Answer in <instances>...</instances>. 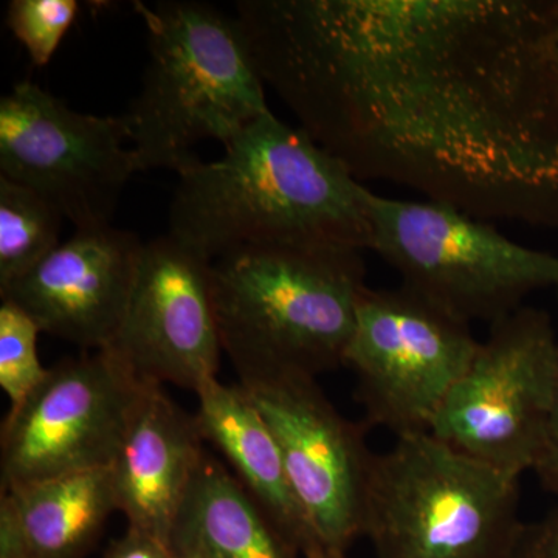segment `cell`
I'll return each instance as SVG.
<instances>
[{
    "label": "cell",
    "instance_id": "6da1fadb",
    "mask_svg": "<svg viewBox=\"0 0 558 558\" xmlns=\"http://www.w3.org/2000/svg\"><path fill=\"white\" fill-rule=\"evenodd\" d=\"M558 0H242L264 84L355 179L558 227Z\"/></svg>",
    "mask_w": 558,
    "mask_h": 558
},
{
    "label": "cell",
    "instance_id": "7a4b0ae2",
    "mask_svg": "<svg viewBox=\"0 0 558 558\" xmlns=\"http://www.w3.org/2000/svg\"><path fill=\"white\" fill-rule=\"evenodd\" d=\"M368 189L274 112L223 145L219 160L180 172L174 240L208 260L247 247L369 250Z\"/></svg>",
    "mask_w": 558,
    "mask_h": 558
},
{
    "label": "cell",
    "instance_id": "3957f363",
    "mask_svg": "<svg viewBox=\"0 0 558 558\" xmlns=\"http://www.w3.org/2000/svg\"><path fill=\"white\" fill-rule=\"evenodd\" d=\"M365 278L351 248L247 247L213 260L220 344L240 384L344 366Z\"/></svg>",
    "mask_w": 558,
    "mask_h": 558
},
{
    "label": "cell",
    "instance_id": "277c9868",
    "mask_svg": "<svg viewBox=\"0 0 558 558\" xmlns=\"http://www.w3.org/2000/svg\"><path fill=\"white\" fill-rule=\"evenodd\" d=\"M148 31L142 89L121 116L138 171H185L202 140L227 145L271 112L238 17L196 2H135Z\"/></svg>",
    "mask_w": 558,
    "mask_h": 558
},
{
    "label": "cell",
    "instance_id": "5b68a950",
    "mask_svg": "<svg viewBox=\"0 0 558 558\" xmlns=\"http://www.w3.org/2000/svg\"><path fill=\"white\" fill-rule=\"evenodd\" d=\"M520 478L432 433L399 436L371 461L363 535L376 558H513Z\"/></svg>",
    "mask_w": 558,
    "mask_h": 558
},
{
    "label": "cell",
    "instance_id": "8992f818",
    "mask_svg": "<svg viewBox=\"0 0 558 558\" xmlns=\"http://www.w3.org/2000/svg\"><path fill=\"white\" fill-rule=\"evenodd\" d=\"M369 250L400 286L451 317L488 326L557 288L558 256L527 248L487 220L433 201H400L368 190Z\"/></svg>",
    "mask_w": 558,
    "mask_h": 558
},
{
    "label": "cell",
    "instance_id": "52a82bcc",
    "mask_svg": "<svg viewBox=\"0 0 558 558\" xmlns=\"http://www.w3.org/2000/svg\"><path fill=\"white\" fill-rule=\"evenodd\" d=\"M557 396L556 329L548 312L524 304L490 325L429 433L521 476L537 464Z\"/></svg>",
    "mask_w": 558,
    "mask_h": 558
},
{
    "label": "cell",
    "instance_id": "ba28073f",
    "mask_svg": "<svg viewBox=\"0 0 558 558\" xmlns=\"http://www.w3.org/2000/svg\"><path fill=\"white\" fill-rule=\"evenodd\" d=\"M478 347L470 325L409 289L366 288L344 354L363 422L396 438L432 432Z\"/></svg>",
    "mask_w": 558,
    "mask_h": 558
},
{
    "label": "cell",
    "instance_id": "9c48e42d",
    "mask_svg": "<svg viewBox=\"0 0 558 558\" xmlns=\"http://www.w3.org/2000/svg\"><path fill=\"white\" fill-rule=\"evenodd\" d=\"M121 117L70 109L22 81L0 100V175L46 197L76 230L110 226L138 171Z\"/></svg>",
    "mask_w": 558,
    "mask_h": 558
},
{
    "label": "cell",
    "instance_id": "30bf717a",
    "mask_svg": "<svg viewBox=\"0 0 558 558\" xmlns=\"http://www.w3.org/2000/svg\"><path fill=\"white\" fill-rule=\"evenodd\" d=\"M146 387L106 349L50 368L3 421L2 490L110 468Z\"/></svg>",
    "mask_w": 558,
    "mask_h": 558
},
{
    "label": "cell",
    "instance_id": "8fae6325",
    "mask_svg": "<svg viewBox=\"0 0 558 558\" xmlns=\"http://www.w3.org/2000/svg\"><path fill=\"white\" fill-rule=\"evenodd\" d=\"M240 385L274 433L319 548L347 553L363 535L374 457L368 425L341 416L315 377L281 374Z\"/></svg>",
    "mask_w": 558,
    "mask_h": 558
},
{
    "label": "cell",
    "instance_id": "7c38bea8",
    "mask_svg": "<svg viewBox=\"0 0 558 558\" xmlns=\"http://www.w3.org/2000/svg\"><path fill=\"white\" fill-rule=\"evenodd\" d=\"M211 264L171 234L143 245L123 322L106 348L140 384L197 395L218 379Z\"/></svg>",
    "mask_w": 558,
    "mask_h": 558
},
{
    "label": "cell",
    "instance_id": "4fadbf2b",
    "mask_svg": "<svg viewBox=\"0 0 558 558\" xmlns=\"http://www.w3.org/2000/svg\"><path fill=\"white\" fill-rule=\"evenodd\" d=\"M143 245L112 226L76 230L0 296L27 312L40 332L101 351L123 322Z\"/></svg>",
    "mask_w": 558,
    "mask_h": 558
},
{
    "label": "cell",
    "instance_id": "5bb4252c",
    "mask_svg": "<svg viewBox=\"0 0 558 558\" xmlns=\"http://www.w3.org/2000/svg\"><path fill=\"white\" fill-rule=\"evenodd\" d=\"M204 442L196 416L175 405L161 387H146L110 465L117 509L128 527L170 545Z\"/></svg>",
    "mask_w": 558,
    "mask_h": 558
},
{
    "label": "cell",
    "instance_id": "9a60e30c",
    "mask_svg": "<svg viewBox=\"0 0 558 558\" xmlns=\"http://www.w3.org/2000/svg\"><path fill=\"white\" fill-rule=\"evenodd\" d=\"M196 421L202 438L230 462L234 476L300 550L319 548L295 497L284 461L266 418L240 384L213 380L197 392Z\"/></svg>",
    "mask_w": 558,
    "mask_h": 558
},
{
    "label": "cell",
    "instance_id": "2e32d148",
    "mask_svg": "<svg viewBox=\"0 0 558 558\" xmlns=\"http://www.w3.org/2000/svg\"><path fill=\"white\" fill-rule=\"evenodd\" d=\"M180 558H299L241 481L205 451L172 526Z\"/></svg>",
    "mask_w": 558,
    "mask_h": 558
},
{
    "label": "cell",
    "instance_id": "e0dca14e",
    "mask_svg": "<svg viewBox=\"0 0 558 558\" xmlns=\"http://www.w3.org/2000/svg\"><path fill=\"white\" fill-rule=\"evenodd\" d=\"M16 513L32 558H83L117 499L110 468L84 470L0 492Z\"/></svg>",
    "mask_w": 558,
    "mask_h": 558
},
{
    "label": "cell",
    "instance_id": "ac0fdd59",
    "mask_svg": "<svg viewBox=\"0 0 558 558\" xmlns=\"http://www.w3.org/2000/svg\"><path fill=\"white\" fill-rule=\"evenodd\" d=\"M64 216L46 197L0 175V290L60 245Z\"/></svg>",
    "mask_w": 558,
    "mask_h": 558
},
{
    "label": "cell",
    "instance_id": "d6986e66",
    "mask_svg": "<svg viewBox=\"0 0 558 558\" xmlns=\"http://www.w3.org/2000/svg\"><path fill=\"white\" fill-rule=\"evenodd\" d=\"M35 319L10 301L0 306V387L10 399V410L20 409L44 384L49 369L40 365Z\"/></svg>",
    "mask_w": 558,
    "mask_h": 558
},
{
    "label": "cell",
    "instance_id": "ffe728a7",
    "mask_svg": "<svg viewBox=\"0 0 558 558\" xmlns=\"http://www.w3.org/2000/svg\"><path fill=\"white\" fill-rule=\"evenodd\" d=\"M78 11L75 0H13L7 11V25L24 44L33 64L43 68L60 47Z\"/></svg>",
    "mask_w": 558,
    "mask_h": 558
},
{
    "label": "cell",
    "instance_id": "44dd1931",
    "mask_svg": "<svg viewBox=\"0 0 558 558\" xmlns=\"http://www.w3.org/2000/svg\"><path fill=\"white\" fill-rule=\"evenodd\" d=\"M513 558H558V505L534 523H524Z\"/></svg>",
    "mask_w": 558,
    "mask_h": 558
},
{
    "label": "cell",
    "instance_id": "7402d4cb",
    "mask_svg": "<svg viewBox=\"0 0 558 558\" xmlns=\"http://www.w3.org/2000/svg\"><path fill=\"white\" fill-rule=\"evenodd\" d=\"M105 558H175L168 543L128 527L123 537L116 539L109 546Z\"/></svg>",
    "mask_w": 558,
    "mask_h": 558
},
{
    "label": "cell",
    "instance_id": "603a6c76",
    "mask_svg": "<svg viewBox=\"0 0 558 558\" xmlns=\"http://www.w3.org/2000/svg\"><path fill=\"white\" fill-rule=\"evenodd\" d=\"M532 472L537 475L542 487L558 499V396L553 416H550L545 444H543L537 464Z\"/></svg>",
    "mask_w": 558,
    "mask_h": 558
},
{
    "label": "cell",
    "instance_id": "cb8c5ba5",
    "mask_svg": "<svg viewBox=\"0 0 558 558\" xmlns=\"http://www.w3.org/2000/svg\"><path fill=\"white\" fill-rule=\"evenodd\" d=\"M0 558H32L16 513L3 495H0Z\"/></svg>",
    "mask_w": 558,
    "mask_h": 558
},
{
    "label": "cell",
    "instance_id": "d4e9b609",
    "mask_svg": "<svg viewBox=\"0 0 558 558\" xmlns=\"http://www.w3.org/2000/svg\"><path fill=\"white\" fill-rule=\"evenodd\" d=\"M304 558H347L344 553H337V550H329L325 548L312 549L310 553L304 554Z\"/></svg>",
    "mask_w": 558,
    "mask_h": 558
},
{
    "label": "cell",
    "instance_id": "484cf974",
    "mask_svg": "<svg viewBox=\"0 0 558 558\" xmlns=\"http://www.w3.org/2000/svg\"><path fill=\"white\" fill-rule=\"evenodd\" d=\"M550 49L554 51V57L558 61V3L556 10V17H554L553 32H550Z\"/></svg>",
    "mask_w": 558,
    "mask_h": 558
},
{
    "label": "cell",
    "instance_id": "4316f807",
    "mask_svg": "<svg viewBox=\"0 0 558 558\" xmlns=\"http://www.w3.org/2000/svg\"><path fill=\"white\" fill-rule=\"evenodd\" d=\"M556 289H557V292H558V286H557V288H556Z\"/></svg>",
    "mask_w": 558,
    "mask_h": 558
},
{
    "label": "cell",
    "instance_id": "83f0119b",
    "mask_svg": "<svg viewBox=\"0 0 558 558\" xmlns=\"http://www.w3.org/2000/svg\"><path fill=\"white\" fill-rule=\"evenodd\" d=\"M175 558H180V557H175Z\"/></svg>",
    "mask_w": 558,
    "mask_h": 558
}]
</instances>
